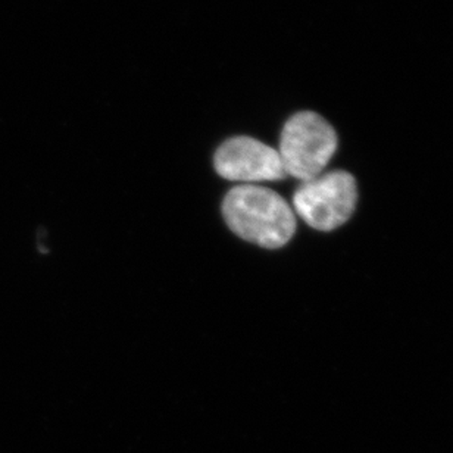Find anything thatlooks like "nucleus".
<instances>
[{
    "label": "nucleus",
    "mask_w": 453,
    "mask_h": 453,
    "mask_svg": "<svg viewBox=\"0 0 453 453\" xmlns=\"http://www.w3.org/2000/svg\"><path fill=\"white\" fill-rule=\"evenodd\" d=\"M223 215L235 234L261 248H283L296 231V215L288 202L257 184L231 188L224 199Z\"/></svg>",
    "instance_id": "obj_1"
},
{
    "label": "nucleus",
    "mask_w": 453,
    "mask_h": 453,
    "mask_svg": "<svg viewBox=\"0 0 453 453\" xmlns=\"http://www.w3.org/2000/svg\"><path fill=\"white\" fill-rule=\"evenodd\" d=\"M336 149L332 124L319 113L302 111L284 124L277 150L286 175L308 181L323 174Z\"/></svg>",
    "instance_id": "obj_2"
},
{
    "label": "nucleus",
    "mask_w": 453,
    "mask_h": 453,
    "mask_svg": "<svg viewBox=\"0 0 453 453\" xmlns=\"http://www.w3.org/2000/svg\"><path fill=\"white\" fill-rule=\"evenodd\" d=\"M357 201L352 175L332 171L303 181L293 196V210L315 230L332 231L352 217Z\"/></svg>",
    "instance_id": "obj_3"
},
{
    "label": "nucleus",
    "mask_w": 453,
    "mask_h": 453,
    "mask_svg": "<svg viewBox=\"0 0 453 453\" xmlns=\"http://www.w3.org/2000/svg\"><path fill=\"white\" fill-rule=\"evenodd\" d=\"M214 165L219 177L235 183L257 184L288 177L279 150L248 135L224 142L215 152Z\"/></svg>",
    "instance_id": "obj_4"
}]
</instances>
